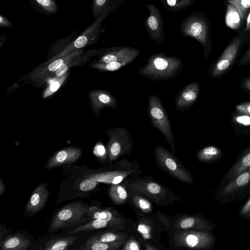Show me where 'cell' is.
<instances>
[{"label":"cell","instance_id":"obj_20","mask_svg":"<svg viewBox=\"0 0 250 250\" xmlns=\"http://www.w3.org/2000/svg\"><path fill=\"white\" fill-rule=\"evenodd\" d=\"M86 215L91 220L101 219L109 221L125 222L131 219L125 218L118 210L111 208H103L99 206H90Z\"/></svg>","mask_w":250,"mask_h":250},{"label":"cell","instance_id":"obj_37","mask_svg":"<svg viewBox=\"0 0 250 250\" xmlns=\"http://www.w3.org/2000/svg\"><path fill=\"white\" fill-rule=\"evenodd\" d=\"M229 3L233 4L238 10L243 21L249 9H250V0H228Z\"/></svg>","mask_w":250,"mask_h":250},{"label":"cell","instance_id":"obj_23","mask_svg":"<svg viewBox=\"0 0 250 250\" xmlns=\"http://www.w3.org/2000/svg\"><path fill=\"white\" fill-rule=\"evenodd\" d=\"M30 240L24 235L16 233L8 235L0 242V250H26L30 245Z\"/></svg>","mask_w":250,"mask_h":250},{"label":"cell","instance_id":"obj_21","mask_svg":"<svg viewBox=\"0 0 250 250\" xmlns=\"http://www.w3.org/2000/svg\"><path fill=\"white\" fill-rule=\"evenodd\" d=\"M89 97L94 110L99 113L102 108L110 107L114 109L117 108L116 99L108 91L102 90L92 91Z\"/></svg>","mask_w":250,"mask_h":250},{"label":"cell","instance_id":"obj_30","mask_svg":"<svg viewBox=\"0 0 250 250\" xmlns=\"http://www.w3.org/2000/svg\"><path fill=\"white\" fill-rule=\"evenodd\" d=\"M127 238L122 239L111 242H93L85 243L78 249V250H117L122 247Z\"/></svg>","mask_w":250,"mask_h":250},{"label":"cell","instance_id":"obj_10","mask_svg":"<svg viewBox=\"0 0 250 250\" xmlns=\"http://www.w3.org/2000/svg\"><path fill=\"white\" fill-rule=\"evenodd\" d=\"M180 30L184 36L193 38L201 43L207 59L208 55L209 28L206 20L198 13L190 14L181 22Z\"/></svg>","mask_w":250,"mask_h":250},{"label":"cell","instance_id":"obj_4","mask_svg":"<svg viewBox=\"0 0 250 250\" xmlns=\"http://www.w3.org/2000/svg\"><path fill=\"white\" fill-rule=\"evenodd\" d=\"M169 245L174 249L207 250L214 246V235L208 231L183 229L168 231Z\"/></svg>","mask_w":250,"mask_h":250},{"label":"cell","instance_id":"obj_42","mask_svg":"<svg viewBox=\"0 0 250 250\" xmlns=\"http://www.w3.org/2000/svg\"><path fill=\"white\" fill-rule=\"evenodd\" d=\"M236 112L250 116V102H246L236 106Z\"/></svg>","mask_w":250,"mask_h":250},{"label":"cell","instance_id":"obj_7","mask_svg":"<svg viewBox=\"0 0 250 250\" xmlns=\"http://www.w3.org/2000/svg\"><path fill=\"white\" fill-rule=\"evenodd\" d=\"M147 112L153 126L164 136L171 149L175 153V144L171 123L160 98L155 94L148 97Z\"/></svg>","mask_w":250,"mask_h":250},{"label":"cell","instance_id":"obj_1","mask_svg":"<svg viewBox=\"0 0 250 250\" xmlns=\"http://www.w3.org/2000/svg\"><path fill=\"white\" fill-rule=\"evenodd\" d=\"M129 193L140 194L160 206L182 202V199L163 184L148 176L139 175L124 180Z\"/></svg>","mask_w":250,"mask_h":250},{"label":"cell","instance_id":"obj_49","mask_svg":"<svg viewBox=\"0 0 250 250\" xmlns=\"http://www.w3.org/2000/svg\"><path fill=\"white\" fill-rule=\"evenodd\" d=\"M6 186L1 178L0 179V196H1L5 192Z\"/></svg>","mask_w":250,"mask_h":250},{"label":"cell","instance_id":"obj_18","mask_svg":"<svg viewBox=\"0 0 250 250\" xmlns=\"http://www.w3.org/2000/svg\"><path fill=\"white\" fill-rule=\"evenodd\" d=\"M49 195L47 183H41L32 192L27 202L25 212L33 216L40 211L45 205Z\"/></svg>","mask_w":250,"mask_h":250},{"label":"cell","instance_id":"obj_32","mask_svg":"<svg viewBox=\"0 0 250 250\" xmlns=\"http://www.w3.org/2000/svg\"><path fill=\"white\" fill-rule=\"evenodd\" d=\"M131 203L140 212L149 213L152 211V206L149 200L140 194L129 193Z\"/></svg>","mask_w":250,"mask_h":250},{"label":"cell","instance_id":"obj_39","mask_svg":"<svg viewBox=\"0 0 250 250\" xmlns=\"http://www.w3.org/2000/svg\"><path fill=\"white\" fill-rule=\"evenodd\" d=\"M86 177L79 185V188L81 191H89L92 190L97 186L99 183L92 178Z\"/></svg>","mask_w":250,"mask_h":250},{"label":"cell","instance_id":"obj_34","mask_svg":"<svg viewBox=\"0 0 250 250\" xmlns=\"http://www.w3.org/2000/svg\"><path fill=\"white\" fill-rule=\"evenodd\" d=\"M242 22L240 14L236 7L231 3L228 6L226 17V24L230 28L236 29Z\"/></svg>","mask_w":250,"mask_h":250},{"label":"cell","instance_id":"obj_12","mask_svg":"<svg viewBox=\"0 0 250 250\" xmlns=\"http://www.w3.org/2000/svg\"><path fill=\"white\" fill-rule=\"evenodd\" d=\"M242 42V39L238 37L228 45L211 68L210 75L212 78L221 77L231 68L237 58Z\"/></svg>","mask_w":250,"mask_h":250},{"label":"cell","instance_id":"obj_29","mask_svg":"<svg viewBox=\"0 0 250 250\" xmlns=\"http://www.w3.org/2000/svg\"><path fill=\"white\" fill-rule=\"evenodd\" d=\"M222 154V150L219 147L209 146L201 149L196 154V158L201 163H210L219 160Z\"/></svg>","mask_w":250,"mask_h":250},{"label":"cell","instance_id":"obj_43","mask_svg":"<svg viewBox=\"0 0 250 250\" xmlns=\"http://www.w3.org/2000/svg\"><path fill=\"white\" fill-rule=\"evenodd\" d=\"M250 63V48L248 49L239 60L238 65L242 66Z\"/></svg>","mask_w":250,"mask_h":250},{"label":"cell","instance_id":"obj_26","mask_svg":"<svg viewBox=\"0 0 250 250\" xmlns=\"http://www.w3.org/2000/svg\"><path fill=\"white\" fill-rule=\"evenodd\" d=\"M250 183V168L244 171L226 186L222 190V194H232Z\"/></svg>","mask_w":250,"mask_h":250},{"label":"cell","instance_id":"obj_46","mask_svg":"<svg viewBox=\"0 0 250 250\" xmlns=\"http://www.w3.org/2000/svg\"><path fill=\"white\" fill-rule=\"evenodd\" d=\"M11 230H8L4 225H0V242L3 240V238L6 235H8Z\"/></svg>","mask_w":250,"mask_h":250},{"label":"cell","instance_id":"obj_8","mask_svg":"<svg viewBox=\"0 0 250 250\" xmlns=\"http://www.w3.org/2000/svg\"><path fill=\"white\" fill-rule=\"evenodd\" d=\"M154 154L158 166L163 171L185 183H194L190 171L175 157L161 145L154 147Z\"/></svg>","mask_w":250,"mask_h":250},{"label":"cell","instance_id":"obj_41","mask_svg":"<svg viewBox=\"0 0 250 250\" xmlns=\"http://www.w3.org/2000/svg\"><path fill=\"white\" fill-rule=\"evenodd\" d=\"M234 123L241 126H250V116L239 113L235 115L232 119Z\"/></svg>","mask_w":250,"mask_h":250},{"label":"cell","instance_id":"obj_31","mask_svg":"<svg viewBox=\"0 0 250 250\" xmlns=\"http://www.w3.org/2000/svg\"><path fill=\"white\" fill-rule=\"evenodd\" d=\"M36 11L47 16L57 14L58 7L55 0H28Z\"/></svg>","mask_w":250,"mask_h":250},{"label":"cell","instance_id":"obj_13","mask_svg":"<svg viewBox=\"0 0 250 250\" xmlns=\"http://www.w3.org/2000/svg\"><path fill=\"white\" fill-rule=\"evenodd\" d=\"M170 229H194L209 231L212 224L201 215L177 214L169 217Z\"/></svg>","mask_w":250,"mask_h":250},{"label":"cell","instance_id":"obj_16","mask_svg":"<svg viewBox=\"0 0 250 250\" xmlns=\"http://www.w3.org/2000/svg\"><path fill=\"white\" fill-rule=\"evenodd\" d=\"M82 150L80 147L70 146L56 152L48 160L45 168L51 170L61 166L76 162L81 157Z\"/></svg>","mask_w":250,"mask_h":250},{"label":"cell","instance_id":"obj_45","mask_svg":"<svg viewBox=\"0 0 250 250\" xmlns=\"http://www.w3.org/2000/svg\"><path fill=\"white\" fill-rule=\"evenodd\" d=\"M250 212V199L242 207L240 214L243 216H247Z\"/></svg>","mask_w":250,"mask_h":250},{"label":"cell","instance_id":"obj_3","mask_svg":"<svg viewBox=\"0 0 250 250\" xmlns=\"http://www.w3.org/2000/svg\"><path fill=\"white\" fill-rule=\"evenodd\" d=\"M183 66V61L180 58L159 53L150 56L146 63L138 70V73L150 80L165 81L177 76Z\"/></svg>","mask_w":250,"mask_h":250},{"label":"cell","instance_id":"obj_38","mask_svg":"<svg viewBox=\"0 0 250 250\" xmlns=\"http://www.w3.org/2000/svg\"><path fill=\"white\" fill-rule=\"evenodd\" d=\"M93 154L97 159L101 161L108 160L107 148L101 142H98L93 148Z\"/></svg>","mask_w":250,"mask_h":250},{"label":"cell","instance_id":"obj_50","mask_svg":"<svg viewBox=\"0 0 250 250\" xmlns=\"http://www.w3.org/2000/svg\"><path fill=\"white\" fill-rule=\"evenodd\" d=\"M250 30V12H249L247 18L246 25L244 30V32H246Z\"/></svg>","mask_w":250,"mask_h":250},{"label":"cell","instance_id":"obj_6","mask_svg":"<svg viewBox=\"0 0 250 250\" xmlns=\"http://www.w3.org/2000/svg\"><path fill=\"white\" fill-rule=\"evenodd\" d=\"M142 173L137 160L131 161L129 159L123 158L117 161L109 169L96 171L86 177L92 178L99 183L113 185L121 183L128 177Z\"/></svg>","mask_w":250,"mask_h":250},{"label":"cell","instance_id":"obj_25","mask_svg":"<svg viewBox=\"0 0 250 250\" xmlns=\"http://www.w3.org/2000/svg\"><path fill=\"white\" fill-rule=\"evenodd\" d=\"M250 168V146L240 155L228 174V179L231 181L241 173Z\"/></svg>","mask_w":250,"mask_h":250},{"label":"cell","instance_id":"obj_35","mask_svg":"<svg viewBox=\"0 0 250 250\" xmlns=\"http://www.w3.org/2000/svg\"><path fill=\"white\" fill-rule=\"evenodd\" d=\"M194 1V0H161V2L165 9L175 12L187 8Z\"/></svg>","mask_w":250,"mask_h":250},{"label":"cell","instance_id":"obj_36","mask_svg":"<svg viewBox=\"0 0 250 250\" xmlns=\"http://www.w3.org/2000/svg\"><path fill=\"white\" fill-rule=\"evenodd\" d=\"M68 75V73L67 72L63 75L56 79L55 81L51 83L44 91L42 95L43 98H47L56 92L63 84Z\"/></svg>","mask_w":250,"mask_h":250},{"label":"cell","instance_id":"obj_28","mask_svg":"<svg viewBox=\"0 0 250 250\" xmlns=\"http://www.w3.org/2000/svg\"><path fill=\"white\" fill-rule=\"evenodd\" d=\"M76 236L54 237L47 241L43 250H65L72 246L77 239Z\"/></svg>","mask_w":250,"mask_h":250},{"label":"cell","instance_id":"obj_22","mask_svg":"<svg viewBox=\"0 0 250 250\" xmlns=\"http://www.w3.org/2000/svg\"><path fill=\"white\" fill-rule=\"evenodd\" d=\"M125 0H93L92 13L94 20L103 16L105 18L114 12Z\"/></svg>","mask_w":250,"mask_h":250},{"label":"cell","instance_id":"obj_9","mask_svg":"<svg viewBox=\"0 0 250 250\" xmlns=\"http://www.w3.org/2000/svg\"><path fill=\"white\" fill-rule=\"evenodd\" d=\"M109 140L107 144L108 161L110 164L125 155H130L134 143L128 130L123 126H118L106 131Z\"/></svg>","mask_w":250,"mask_h":250},{"label":"cell","instance_id":"obj_11","mask_svg":"<svg viewBox=\"0 0 250 250\" xmlns=\"http://www.w3.org/2000/svg\"><path fill=\"white\" fill-rule=\"evenodd\" d=\"M105 19L104 17L102 16L94 20V21L87 27L80 35L46 62H50L76 50L96 43L100 36L106 30L105 27L102 26V22Z\"/></svg>","mask_w":250,"mask_h":250},{"label":"cell","instance_id":"obj_48","mask_svg":"<svg viewBox=\"0 0 250 250\" xmlns=\"http://www.w3.org/2000/svg\"><path fill=\"white\" fill-rule=\"evenodd\" d=\"M141 242H142L144 245L145 249L146 250H158V249L156 247L146 241H142Z\"/></svg>","mask_w":250,"mask_h":250},{"label":"cell","instance_id":"obj_17","mask_svg":"<svg viewBox=\"0 0 250 250\" xmlns=\"http://www.w3.org/2000/svg\"><path fill=\"white\" fill-rule=\"evenodd\" d=\"M200 89V85L197 82L191 83L184 87L175 100L176 110L183 111L189 109L197 101Z\"/></svg>","mask_w":250,"mask_h":250},{"label":"cell","instance_id":"obj_24","mask_svg":"<svg viewBox=\"0 0 250 250\" xmlns=\"http://www.w3.org/2000/svg\"><path fill=\"white\" fill-rule=\"evenodd\" d=\"M131 235L117 230L110 229L89 236L85 243L93 242H111L124 238H127Z\"/></svg>","mask_w":250,"mask_h":250},{"label":"cell","instance_id":"obj_44","mask_svg":"<svg viewBox=\"0 0 250 250\" xmlns=\"http://www.w3.org/2000/svg\"><path fill=\"white\" fill-rule=\"evenodd\" d=\"M13 23L5 17L0 15V27L3 28H11Z\"/></svg>","mask_w":250,"mask_h":250},{"label":"cell","instance_id":"obj_40","mask_svg":"<svg viewBox=\"0 0 250 250\" xmlns=\"http://www.w3.org/2000/svg\"><path fill=\"white\" fill-rule=\"evenodd\" d=\"M122 250H141L142 247L140 241L135 236H130L122 246Z\"/></svg>","mask_w":250,"mask_h":250},{"label":"cell","instance_id":"obj_2","mask_svg":"<svg viewBox=\"0 0 250 250\" xmlns=\"http://www.w3.org/2000/svg\"><path fill=\"white\" fill-rule=\"evenodd\" d=\"M135 214L136 218L135 229L141 237L138 240L146 241L158 250L165 249L159 242L163 233L168 232L170 229L169 217L159 211L153 214L135 210Z\"/></svg>","mask_w":250,"mask_h":250},{"label":"cell","instance_id":"obj_27","mask_svg":"<svg viewBox=\"0 0 250 250\" xmlns=\"http://www.w3.org/2000/svg\"><path fill=\"white\" fill-rule=\"evenodd\" d=\"M127 191L124 181L123 183L111 185L108 193L110 200L114 204L121 205L128 199Z\"/></svg>","mask_w":250,"mask_h":250},{"label":"cell","instance_id":"obj_33","mask_svg":"<svg viewBox=\"0 0 250 250\" xmlns=\"http://www.w3.org/2000/svg\"><path fill=\"white\" fill-rule=\"evenodd\" d=\"M136 58L131 57L120 61L111 62L108 63L97 62L92 64L96 69L104 71H114L132 62Z\"/></svg>","mask_w":250,"mask_h":250},{"label":"cell","instance_id":"obj_19","mask_svg":"<svg viewBox=\"0 0 250 250\" xmlns=\"http://www.w3.org/2000/svg\"><path fill=\"white\" fill-rule=\"evenodd\" d=\"M140 53L139 49L129 46L113 47L103 54L98 62L108 63L131 57L136 58Z\"/></svg>","mask_w":250,"mask_h":250},{"label":"cell","instance_id":"obj_5","mask_svg":"<svg viewBox=\"0 0 250 250\" xmlns=\"http://www.w3.org/2000/svg\"><path fill=\"white\" fill-rule=\"evenodd\" d=\"M89 207L74 201L61 208L53 215L48 226L49 234L69 227L80 225L91 220L86 213Z\"/></svg>","mask_w":250,"mask_h":250},{"label":"cell","instance_id":"obj_14","mask_svg":"<svg viewBox=\"0 0 250 250\" xmlns=\"http://www.w3.org/2000/svg\"><path fill=\"white\" fill-rule=\"evenodd\" d=\"M145 7L149 11V15L145 20L146 31L152 40L160 44L164 41L165 35L162 15L158 8L152 4H146Z\"/></svg>","mask_w":250,"mask_h":250},{"label":"cell","instance_id":"obj_47","mask_svg":"<svg viewBox=\"0 0 250 250\" xmlns=\"http://www.w3.org/2000/svg\"><path fill=\"white\" fill-rule=\"evenodd\" d=\"M242 85L243 88L250 93V77L243 80Z\"/></svg>","mask_w":250,"mask_h":250},{"label":"cell","instance_id":"obj_51","mask_svg":"<svg viewBox=\"0 0 250 250\" xmlns=\"http://www.w3.org/2000/svg\"><path fill=\"white\" fill-rule=\"evenodd\" d=\"M247 216L250 217V212L247 215Z\"/></svg>","mask_w":250,"mask_h":250},{"label":"cell","instance_id":"obj_15","mask_svg":"<svg viewBox=\"0 0 250 250\" xmlns=\"http://www.w3.org/2000/svg\"><path fill=\"white\" fill-rule=\"evenodd\" d=\"M83 53L80 49L74 51L67 55L60 57L54 61L46 62L42 68H38L31 75L33 81H40L46 78L51 73L55 72L65 63L74 60Z\"/></svg>","mask_w":250,"mask_h":250}]
</instances>
